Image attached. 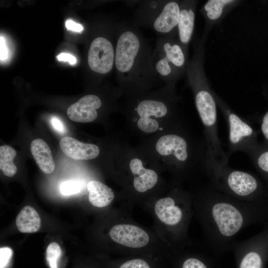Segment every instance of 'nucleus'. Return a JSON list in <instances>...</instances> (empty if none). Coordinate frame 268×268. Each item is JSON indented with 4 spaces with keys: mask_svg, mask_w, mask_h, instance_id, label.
I'll return each mask as SVG.
<instances>
[{
    "mask_svg": "<svg viewBox=\"0 0 268 268\" xmlns=\"http://www.w3.org/2000/svg\"><path fill=\"white\" fill-rule=\"evenodd\" d=\"M193 207L208 246L218 250L233 247L236 235L247 226L268 224V203L240 201L211 185L201 190L193 201Z\"/></svg>",
    "mask_w": 268,
    "mask_h": 268,
    "instance_id": "1",
    "label": "nucleus"
},
{
    "mask_svg": "<svg viewBox=\"0 0 268 268\" xmlns=\"http://www.w3.org/2000/svg\"><path fill=\"white\" fill-rule=\"evenodd\" d=\"M152 51L133 21L117 24L115 67L121 90L139 94L162 82L153 65Z\"/></svg>",
    "mask_w": 268,
    "mask_h": 268,
    "instance_id": "2",
    "label": "nucleus"
},
{
    "mask_svg": "<svg viewBox=\"0 0 268 268\" xmlns=\"http://www.w3.org/2000/svg\"><path fill=\"white\" fill-rule=\"evenodd\" d=\"M193 53L186 72L187 82L194 96L195 106L203 127L208 159L222 164H228V158L219 138L217 105L214 90L210 87L204 71L205 52L200 40L193 43Z\"/></svg>",
    "mask_w": 268,
    "mask_h": 268,
    "instance_id": "3",
    "label": "nucleus"
},
{
    "mask_svg": "<svg viewBox=\"0 0 268 268\" xmlns=\"http://www.w3.org/2000/svg\"><path fill=\"white\" fill-rule=\"evenodd\" d=\"M203 169L219 192L244 201L268 203V188L256 175L213 162L205 163Z\"/></svg>",
    "mask_w": 268,
    "mask_h": 268,
    "instance_id": "4",
    "label": "nucleus"
},
{
    "mask_svg": "<svg viewBox=\"0 0 268 268\" xmlns=\"http://www.w3.org/2000/svg\"><path fill=\"white\" fill-rule=\"evenodd\" d=\"M174 87L166 85L155 93L131 95L130 106L138 118L136 125L141 131L146 134L155 132L159 127L157 119L174 113L179 101Z\"/></svg>",
    "mask_w": 268,
    "mask_h": 268,
    "instance_id": "5",
    "label": "nucleus"
},
{
    "mask_svg": "<svg viewBox=\"0 0 268 268\" xmlns=\"http://www.w3.org/2000/svg\"><path fill=\"white\" fill-rule=\"evenodd\" d=\"M193 201L189 194L178 189L158 199L153 210L157 220L170 233L171 243L182 246L186 239Z\"/></svg>",
    "mask_w": 268,
    "mask_h": 268,
    "instance_id": "6",
    "label": "nucleus"
},
{
    "mask_svg": "<svg viewBox=\"0 0 268 268\" xmlns=\"http://www.w3.org/2000/svg\"><path fill=\"white\" fill-rule=\"evenodd\" d=\"M217 107L227 124L228 145L226 152L228 158L233 153L243 151L247 155L259 145L258 132L250 122L235 112L214 91Z\"/></svg>",
    "mask_w": 268,
    "mask_h": 268,
    "instance_id": "7",
    "label": "nucleus"
},
{
    "mask_svg": "<svg viewBox=\"0 0 268 268\" xmlns=\"http://www.w3.org/2000/svg\"><path fill=\"white\" fill-rule=\"evenodd\" d=\"M157 152L169 157L178 171L186 169L196 159L205 162L206 149L195 150L186 136L178 133L164 134L157 141Z\"/></svg>",
    "mask_w": 268,
    "mask_h": 268,
    "instance_id": "8",
    "label": "nucleus"
},
{
    "mask_svg": "<svg viewBox=\"0 0 268 268\" xmlns=\"http://www.w3.org/2000/svg\"><path fill=\"white\" fill-rule=\"evenodd\" d=\"M233 247L242 255L239 268H263L268 258V224L263 230Z\"/></svg>",
    "mask_w": 268,
    "mask_h": 268,
    "instance_id": "9",
    "label": "nucleus"
},
{
    "mask_svg": "<svg viewBox=\"0 0 268 268\" xmlns=\"http://www.w3.org/2000/svg\"><path fill=\"white\" fill-rule=\"evenodd\" d=\"M111 37L97 36L90 43L87 53L89 69L100 75L109 73L115 67L116 45Z\"/></svg>",
    "mask_w": 268,
    "mask_h": 268,
    "instance_id": "10",
    "label": "nucleus"
},
{
    "mask_svg": "<svg viewBox=\"0 0 268 268\" xmlns=\"http://www.w3.org/2000/svg\"><path fill=\"white\" fill-rule=\"evenodd\" d=\"M109 234L114 242L129 248H142L148 245L151 241L149 234L145 229L127 222L113 226Z\"/></svg>",
    "mask_w": 268,
    "mask_h": 268,
    "instance_id": "11",
    "label": "nucleus"
},
{
    "mask_svg": "<svg viewBox=\"0 0 268 268\" xmlns=\"http://www.w3.org/2000/svg\"><path fill=\"white\" fill-rule=\"evenodd\" d=\"M164 54L169 62L182 74H186L190 61L188 48L179 41L178 36H158L155 46Z\"/></svg>",
    "mask_w": 268,
    "mask_h": 268,
    "instance_id": "12",
    "label": "nucleus"
},
{
    "mask_svg": "<svg viewBox=\"0 0 268 268\" xmlns=\"http://www.w3.org/2000/svg\"><path fill=\"white\" fill-rule=\"evenodd\" d=\"M241 2L237 0H208L204 3L200 9L205 21L201 38L204 43L211 29L221 23L226 15Z\"/></svg>",
    "mask_w": 268,
    "mask_h": 268,
    "instance_id": "13",
    "label": "nucleus"
},
{
    "mask_svg": "<svg viewBox=\"0 0 268 268\" xmlns=\"http://www.w3.org/2000/svg\"><path fill=\"white\" fill-rule=\"evenodd\" d=\"M181 3V0H166L151 27L158 36H178L177 27Z\"/></svg>",
    "mask_w": 268,
    "mask_h": 268,
    "instance_id": "14",
    "label": "nucleus"
},
{
    "mask_svg": "<svg viewBox=\"0 0 268 268\" xmlns=\"http://www.w3.org/2000/svg\"><path fill=\"white\" fill-rule=\"evenodd\" d=\"M100 98L93 94L86 95L70 105L67 110V115L72 121L88 123L97 117V109L101 108Z\"/></svg>",
    "mask_w": 268,
    "mask_h": 268,
    "instance_id": "15",
    "label": "nucleus"
},
{
    "mask_svg": "<svg viewBox=\"0 0 268 268\" xmlns=\"http://www.w3.org/2000/svg\"><path fill=\"white\" fill-rule=\"evenodd\" d=\"M198 2L196 0H181L177 27L178 38L182 45L188 48L194 37Z\"/></svg>",
    "mask_w": 268,
    "mask_h": 268,
    "instance_id": "16",
    "label": "nucleus"
},
{
    "mask_svg": "<svg viewBox=\"0 0 268 268\" xmlns=\"http://www.w3.org/2000/svg\"><path fill=\"white\" fill-rule=\"evenodd\" d=\"M59 145L66 155L75 160L93 159L96 158L100 152L97 145L83 143L70 136L63 137Z\"/></svg>",
    "mask_w": 268,
    "mask_h": 268,
    "instance_id": "17",
    "label": "nucleus"
},
{
    "mask_svg": "<svg viewBox=\"0 0 268 268\" xmlns=\"http://www.w3.org/2000/svg\"><path fill=\"white\" fill-rule=\"evenodd\" d=\"M130 169L133 175V187L139 193H143L153 188L158 182L157 173L144 167L142 161L137 158L131 160Z\"/></svg>",
    "mask_w": 268,
    "mask_h": 268,
    "instance_id": "18",
    "label": "nucleus"
},
{
    "mask_svg": "<svg viewBox=\"0 0 268 268\" xmlns=\"http://www.w3.org/2000/svg\"><path fill=\"white\" fill-rule=\"evenodd\" d=\"M166 0H139L134 12L133 22L137 27L151 28L153 22L162 9Z\"/></svg>",
    "mask_w": 268,
    "mask_h": 268,
    "instance_id": "19",
    "label": "nucleus"
},
{
    "mask_svg": "<svg viewBox=\"0 0 268 268\" xmlns=\"http://www.w3.org/2000/svg\"><path fill=\"white\" fill-rule=\"evenodd\" d=\"M152 62L155 71L166 85L175 86L177 81L184 76L156 47L152 51Z\"/></svg>",
    "mask_w": 268,
    "mask_h": 268,
    "instance_id": "20",
    "label": "nucleus"
},
{
    "mask_svg": "<svg viewBox=\"0 0 268 268\" xmlns=\"http://www.w3.org/2000/svg\"><path fill=\"white\" fill-rule=\"evenodd\" d=\"M31 152L39 168L46 174L55 170V164L51 150L47 143L41 138L33 140L30 144Z\"/></svg>",
    "mask_w": 268,
    "mask_h": 268,
    "instance_id": "21",
    "label": "nucleus"
},
{
    "mask_svg": "<svg viewBox=\"0 0 268 268\" xmlns=\"http://www.w3.org/2000/svg\"><path fill=\"white\" fill-rule=\"evenodd\" d=\"M87 189L90 203L97 207H104L109 205L115 197L113 190L98 181H89L87 184Z\"/></svg>",
    "mask_w": 268,
    "mask_h": 268,
    "instance_id": "22",
    "label": "nucleus"
},
{
    "mask_svg": "<svg viewBox=\"0 0 268 268\" xmlns=\"http://www.w3.org/2000/svg\"><path fill=\"white\" fill-rule=\"evenodd\" d=\"M41 224L40 217L37 211L30 205L25 206L18 214L16 225L22 233H34L38 231Z\"/></svg>",
    "mask_w": 268,
    "mask_h": 268,
    "instance_id": "23",
    "label": "nucleus"
},
{
    "mask_svg": "<svg viewBox=\"0 0 268 268\" xmlns=\"http://www.w3.org/2000/svg\"><path fill=\"white\" fill-rule=\"evenodd\" d=\"M268 184V146L262 143L247 155Z\"/></svg>",
    "mask_w": 268,
    "mask_h": 268,
    "instance_id": "24",
    "label": "nucleus"
},
{
    "mask_svg": "<svg viewBox=\"0 0 268 268\" xmlns=\"http://www.w3.org/2000/svg\"><path fill=\"white\" fill-rule=\"evenodd\" d=\"M17 153L12 147L4 145L0 147V169L7 177H12L16 173L17 168L13 160Z\"/></svg>",
    "mask_w": 268,
    "mask_h": 268,
    "instance_id": "25",
    "label": "nucleus"
},
{
    "mask_svg": "<svg viewBox=\"0 0 268 268\" xmlns=\"http://www.w3.org/2000/svg\"><path fill=\"white\" fill-rule=\"evenodd\" d=\"M62 256V250L56 242L51 243L46 249V261L50 268H58L59 260Z\"/></svg>",
    "mask_w": 268,
    "mask_h": 268,
    "instance_id": "26",
    "label": "nucleus"
},
{
    "mask_svg": "<svg viewBox=\"0 0 268 268\" xmlns=\"http://www.w3.org/2000/svg\"><path fill=\"white\" fill-rule=\"evenodd\" d=\"M81 189V182L74 180L64 182L60 187L61 193L64 196H70L77 194Z\"/></svg>",
    "mask_w": 268,
    "mask_h": 268,
    "instance_id": "27",
    "label": "nucleus"
},
{
    "mask_svg": "<svg viewBox=\"0 0 268 268\" xmlns=\"http://www.w3.org/2000/svg\"><path fill=\"white\" fill-rule=\"evenodd\" d=\"M12 256V251L8 247L0 248V268H6Z\"/></svg>",
    "mask_w": 268,
    "mask_h": 268,
    "instance_id": "28",
    "label": "nucleus"
},
{
    "mask_svg": "<svg viewBox=\"0 0 268 268\" xmlns=\"http://www.w3.org/2000/svg\"><path fill=\"white\" fill-rule=\"evenodd\" d=\"M120 268H150L145 261L140 259H134L124 263Z\"/></svg>",
    "mask_w": 268,
    "mask_h": 268,
    "instance_id": "29",
    "label": "nucleus"
},
{
    "mask_svg": "<svg viewBox=\"0 0 268 268\" xmlns=\"http://www.w3.org/2000/svg\"><path fill=\"white\" fill-rule=\"evenodd\" d=\"M260 129L264 137L262 143L268 146V109L261 119Z\"/></svg>",
    "mask_w": 268,
    "mask_h": 268,
    "instance_id": "30",
    "label": "nucleus"
},
{
    "mask_svg": "<svg viewBox=\"0 0 268 268\" xmlns=\"http://www.w3.org/2000/svg\"><path fill=\"white\" fill-rule=\"evenodd\" d=\"M182 268H207L206 266L200 260L196 258H189L183 264Z\"/></svg>",
    "mask_w": 268,
    "mask_h": 268,
    "instance_id": "31",
    "label": "nucleus"
},
{
    "mask_svg": "<svg viewBox=\"0 0 268 268\" xmlns=\"http://www.w3.org/2000/svg\"><path fill=\"white\" fill-rule=\"evenodd\" d=\"M65 25L68 30L74 32H81L83 30V27L81 24L77 23L70 19L67 20Z\"/></svg>",
    "mask_w": 268,
    "mask_h": 268,
    "instance_id": "32",
    "label": "nucleus"
},
{
    "mask_svg": "<svg viewBox=\"0 0 268 268\" xmlns=\"http://www.w3.org/2000/svg\"><path fill=\"white\" fill-rule=\"evenodd\" d=\"M57 58L59 61L67 62L70 65H74L76 62L75 57L68 53H61L57 56Z\"/></svg>",
    "mask_w": 268,
    "mask_h": 268,
    "instance_id": "33",
    "label": "nucleus"
},
{
    "mask_svg": "<svg viewBox=\"0 0 268 268\" xmlns=\"http://www.w3.org/2000/svg\"><path fill=\"white\" fill-rule=\"evenodd\" d=\"M0 61H4L7 58L8 50L3 37L1 35L0 38Z\"/></svg>",
    "mask_w": 268,
    "mask_h": 268,
    "instance_id": "34",
    "label": "nucleus"
},
{
    "mask_svg": "<svg viewBox=\"0 0 268 268\" xmlns=\"http://www.w3.org/2000/svg\"><path fill=\"white\" fill-rule=\"evenodd\" d=\"M51 122L55 130L60 133L65 132V127L59 119L57 117H53Z\"/></svg>",
    "mask_w": 268,
    "mask_h": 268,
    "instance_id": "35",
    "label": "nucleus"
},
{
    "mask_svg": "<svg viewBox=\"0 0 268 268\" xmlns=\"http://www.w3.org/2000/svg\"><path fill=\"white\" fill-rule=\"evenodd\" d=\"M139 0H124V2L126 4L127 6H133L135 5H137V4L138 3Z\"/></svg>",
    "mask_w": 268,
    "mask_h": 268,
    "instance_id": "36",
    "label": "nucleus"
}]
</instances>
